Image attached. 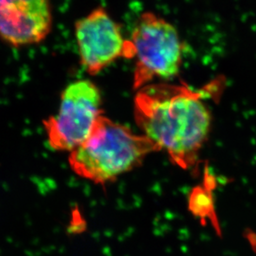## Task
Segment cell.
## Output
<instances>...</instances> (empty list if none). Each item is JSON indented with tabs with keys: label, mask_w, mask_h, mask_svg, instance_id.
I'll list each match as a JSON object with an SVG mask.
<instances>
[{
	"label": "cell",
	"mask_w": 256,
	"mask_h": 256,
	"mask_svg": "<svg viewBox=\"0 0 256 256\" xmlns=\"http://www.w3.org/2000/svg\"><path fill=\"white\" fill-rule=\"evenodd\" d=\"M203 92L184 84H152L138 90L134 98V118L144 136L184 170L196 164L210 131Z\"/></svg>",
	"instance_id": "obj_1"
},
{
	"label": "cell",
	"mask_w": 256,
	"mask_h": 256,
	"mask_svg": "<svg viewBox=\"0 0 256 256\" xmlns=\"http://www.w3.org/2000/svg\"><path fill=\"white\" fill-rule=\"evenodd\" d=\"M157 151L158 147L146 136L102 114L86 140L70 152L68 160L78 176L104 184L138 167Z\"/></svg>",
	"instance_id": "obj_2"
},
{
	"label": "cell",
	"mask_w": 256,
	"mask_h": 256,
	"mask_svg": "<svg viewBox=\"0 0 256 256\" xmlns=\"http://www.w3.org/2000/svg\"><path fill=\"white\" fill-rule=\"evenodd\" d=\"M131 42L136 50L134 89L155 78H174L182 64V44L176 28L152 12L141 15Z\"/></svg>",
	"instance_id": "obj_3"
},
{
	"label": "cell",
	"mask_w": 256,
	"mask_h": 256,
	"mask_svg": "<svg viewBox=\"0 0 256 256\" xmlns=\"http://www.w3.org/2000/svg\"><path fill=\"white\" fill-rule=\"evenodd\" d=\"M99 88L90 80H78L66 87L58 114L44 121L52 148L72 152L82 144L102 114Z\"/></svg>",
	"instance_id": "obj_4"
},
{
	"label": "cell",
	"mask_w": 256,
	"mask_h": 256,
	"mask_svg": "<svg viewBox=\"0 0 256 256\" xmlns=\"http://www.w3.org/2000/svg\"><path fill=\"white\" fill-rule=\"evenodd\" d=\"M75 35L80 63L90 75H96L118 58H134L130 39L103 8H97L76 22Z\"/></svg>",
	"instance_id": "obj_5"
},
{
	"label": "cell",
	"mask_w": 256,
	"mask_h": 256,
	"mask_svg": "<svg viewBox=\"0 0 256 256\" xmlns=\"http://www.w3.org/2000/svg\"><path fill=\"white\" fill-rule=\"evenodd\" d=\"M52 25L50 0H0V38L12 46L41 42Z\"/></svg>",
	"instance_id": "obj_6"
}]
</instances>
